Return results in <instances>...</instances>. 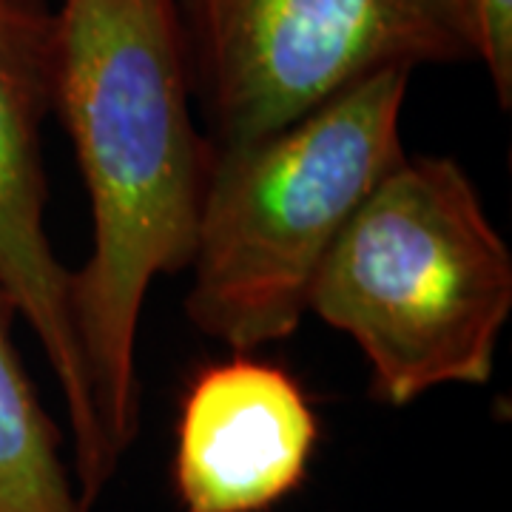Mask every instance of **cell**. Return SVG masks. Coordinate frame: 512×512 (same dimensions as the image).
<instances>
[{
  "label": "cell",
  "instance_id": "obj_1",
  "mask_svg": "<svg viewBox=\"0 0 512 512\" xmlns=\"http://www.w3.org/2000/svg\"><path fill=\"white\" fill-rule=\"evenodd\" d=\"M177 0H60L55 109L92 211L72 316L109 456L140 436L137 336L154 279L194 256L208 140L191 111Z\"/></svg>",
  "mask_w": 512,
  "mask_h": 512
},
{
  "label": "cell",
  "instance_id": "obj_2",
  "mask_svg": "<svg viewBox=\"0 0 512 512\" xmlns=\"http://www.w3.org/2000/svg\"><path fill=\"white\" fill-rule=\"evenodd\" d=\"M410 72L370 74L251 143L211 148L185 313L234 353L285 342L333 242L404 157Z\"/></svg>",
  "mask_w": 512,
  "mask_h": 512
},
{
  "label": "cell",
  "instance_id": "obj_3",
  "mask_svg": "<svg viewBox=\"0 0 512 512\" xmlns=\"http://www.w3.org/2000/svg\"><path fill=\"white\" fill-rule=\"evenodd\" d=\"M308 313L359 348L382 404L490 382L512 254L470 174L450 157L404 154L333 242Z\"/></svg>",
  "mask_w": 512,
  "mask_h": 512
},
{
  "label": "cell",
  "instance_id": "obj_4",
  "mask_svg": "<svg viewBox=\"0 0 512 512\" xmlns=\"http://www.w3.org/2000/svg\"><path fill=\"white\" fill-rule=\"evenodd\" d=\"M208 146L274 134L387 69L476 57L467 0H177Z\"/></svg>",
  "mask_w": 512,
  "mask_h": 512
},
{
  "label": "cell",
  "instance_id": "obj_5",
  "mask_svg": "<svg viewBox=\"0 0 512 512\" xmlns=\"http://www.w3.org/2000/svg\"><path fill=\"white\" fill-rule=\"evenodd\" d=\"M55 109V15L0 0V296L35 333L69 413L72 478L86 510L106 490L109 456L72 316V271L46 234L40 126Z\"/></svg>",
  "mask_w": 512,
  "mask_h": 512
},
{
  "label": "cell",
  "instance_id": "obj_6",
  "mask_svg": "<svg viewBox=\"0 0 512 512\" xmlns=\"http://www.w3.org/2000/svg\"><path fill=\"white\" fill-rule=\"evenodd\" d=\"M319 421L282 367L237 353L205 367L180 407L174 490L185 512H268L299 490Z\"/></svg>",
  "mask_w": 512,
  "mask_h": 512
},
{
  "label": "cell",
  "instance_id": "obj_7",
  "mask_svg": "<svg viewBox=\"0 0 512 512\" xmlns=\"http://www.w3.org/2000/svg\"><path fill=\"white\" fill-rule=\"evenodd\" d=\"M0 296V512H92L60 456V430L20 362Z\"/></svg>",
  "mask_w": 512,
  "mask_h": 512
},
{
  "label": "cell",
  "instance_id": "obj_8",
  "mask_svg": "<svg viewBox=\"0 0 512 512\" xmlns=\"http://www.w3.org/2000/svg\"><path fill=\"white\" fill-rule=\"evenodd\" d=\"M476 57L484 63L504 111L512 106V0H467Z\"/></svg>",
  "mask_w": 512,
  "mask_h": 512
}]
</instances>
